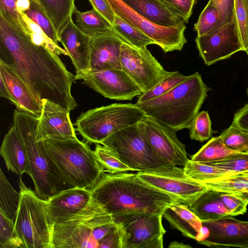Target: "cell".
<instances>
[{
  "mask_svg": "<svg viewBox=\"0 0 248 248\" xmlns=\"http://www.w3.org/2000/svg\"><path fill=\"white\" fill-rule=\"evenodd\" d=\"M20 193L12 186L0 170V212L15 221L18 208Z\"/></svg>",
  "mask_w": 248,
  "mask_h": 248,
  "instance_id": "31",
  "label": "cell"
},
{
  "mask_svg": "<svg viewBox=\"0 0 248 248\" xmlns=\"http://www.w3.org/2000/svg\"><path fill=\"white\" fill-rule=\"evenodd\" d=\"M60 42L70 58L76 69L75 79H82L90 72L89 37L84 34L71 18L61 31Z\"/></svg>",
  "mask_w": 248,
  "mask_h": 248,
  "instance_id": "20",
  "label": "cell"
},
{
  "mask_svg": "<svg viewBox=\"0 0 248 248\" xmlns=\"http://www.w3.org/2000/svg\"><path fill=\"white\" fill-rule=\"evenodd\" d=\"M41 112L38 117L37 140H44L49 137H77L69 111L46 99L41 100Z\"/></svg>",
  "mask_w": 248,
  "mask_h": 248,
  "instance_id": "18",
  "label": "cell"
},
{
  "mask_svg": "<svg viewBox=\"0 0 248 248\" xmlns=\"http://www.w3.org/2000/svg\"><path fill=\"white\" fill-rule=\"evenodd\" d=\"M223 169L242 174L248 172V152L228 158L212 164Z\"/></svg>",
  "mask_w": 248,
  "mask_h": 248,
  "instance_id": "45",
  "label": "cell"
},
{
  "mask_svg": "<svg viewBox=\"0 0 248 248\" xmlns=\"http://www.w3.org/2000/svg\"><path fill=\"white\" fill-rule=\"evenodd\" d=\"M30 5V0H17L16 2V10L20 14L29 10Z\"/></svg>",
  "mask_w": 248,
  "mask_h": 248,
  "instance_id": "53",
  "label": "cell"
},
{
  "mask_svg": "<svg viewBox=\"0 0 248 248\" xmlns=\"http://www.w3.org/2000/svg\"><path fill=\"white\" fill-rule=\"evenodd\" d=\"M101 144L109 148L134 171H144L170 166L154 153L137 124L111 135Z\"/></svg>",
  "mask_w": 248,
  "mask_h": 248,
  "instance_id": "9",
  "label": "cell"
},
{
  "mask_svg": "<svg viewBox=\"0 0 248 248\" xmlns=\"http://www.w3.org/2000/svg\"><path fill=\"white\" fill-rule=\"evenodd\" d=\"M169 248H187L191 247L187 245H185L183 243H180L176 241L172 242L169 246Z\"/></svg>",
  "mask_w": 248,
  "mask_h": 248,
  "instance_id": "54",
  "label": "cell"
},
{
  "mask_svg": "<svg viewBox=\"0 0 248 248\" xmlns=\"http://www.w3.org/2000/svg\"><path fill=\"white\" fill-rule=\"evenodd\" d=\"M0 96L10 100L14 105L16 101L9 91L5 81L0 76Z\"/></svg>",
  "mask_w": 248,
  "mask_h": 248,
  "instance_id": "52",
  "label": "cell"
},
{
  "mask_svg": "<svg viewBox=\"0 0 248 248\" xmlns=\"http://www.w3.org/2000/svg\"><path fill=\"white\" fill-rule=\"evenodd\" d=\"M13 125L21 135L26 146L30 165L29 175L36 194L46 200L66 188L52 165L44 140H37L38 117L15 110Z\"/></svg>",
  "mask_w": 248,
  "mask_h": 248,
  "instance_id": "5",
  "label": "cell"
},
{
  "mask_svg": "<svg viewBox=\"0 0 248 248\" xmlns=\"http://www.w3.org/2000/svg\"><path fill=\"white\" fill-rule=\"evenodd\" d=\"M247 94H248V90H247Z\"/></svg>",
  "mask_w": 248,
  "mask_h": 248,
  "instance_id": "57",
  "label": "cell"
},
{
  "mask_svg": "<svg viewBox=\"0 0 248 248\" xmlns=\"http://www.w3.org/2000/svg\"><path fill=\"white\" fill-rule=\"evenodd\" d=\"M241 153L227 148L219 136L212 138L190 159L196 162L212 164Z\"/></svg>",
  "mask_w": 248,
  "mask_h": 248,
  "instance_id": "29",
  "label": "cell"
},
{
  "mask_svg": "<svg viewBox=\"0 0 248 248\" xmlns=\"http://www.w3.org/2000/svg\"><path fill=\"white\" fill-rule=\"evenodd\" d=\"M223 205L230 216L244 215L247 211L248 194L221 192Z\"/></svg>",
  "mask_w": 248,
  "mask_h": 248,
  "instance_id": "43",
  "label": "cell"
},
{
  "mask_svg": "<svg viewBox=\"0 0 248 248\" xmlns=\"http://www.w3.org/2000/svg\"><path fill=\"white\" fill-rule=\"evenodd\" d=\"M240 175L242 178L248 180V172L240 174Z\"/></svg>",
  "mask_w": 248,
  "mask_h": 248,
  "instance_id": "55",
  "label": "cell"
},
{
  "mask_svg": "<svg viewBox=\"0 0 248 248\" xmlns=\"http://www.w3.org/2000/svg\"><path fill=\"white\" fill-rule=\"evenodd\" d=\"M235 19L244 51L248 47V0H234Z\"/></svg>",
  "mask_w": 248,
  "mask_h": 248,
  "instance_id": "44",
  "label": "cell"
},
{
  "mask_svg": "<svg viewBox=\"0 0 248 248\" xmlns=\"http://www.w3.org/2000/svg\"><path fill=\"white\" fill-rule=\"evenodd\" d=\"M114 221L113 217L92 198L84 208L51 227L52 248H98L94 230Z\"/></svg>",
  "mask_w": 248,
  "mask_h": 248,
  "instance_id": "7",
  "label": "cell"
},
{
  "mask_svg": "<svg viewBox=\"0 0 248 248\" xmlns=\"http://www.w3.org/2000/svg\"><path fill=\"white\" fill-rule=\"evenodd\" d=\"M122 233L119 226L116 230L108 233L98 242V248H122Z\"/></svg>",
  "mask_w": 248,
  "mask_h": 248,
  "instance_id": "48",
  "label": "cell"
},
{
  "mask_svg": "<svg viewBox=\"0 0 248 248\" xmlns=\"http://www.w3.org/2000/svg\"><path fill=\"white\" fill-rule=\"evenodd\" d=\"M195 42L199 56L206 65L244 51L235 19L209 34L197 36Z\"/></svg>",
  "mask_w": 248,
  "mask_h": 248,
  "instance_id": "16",
  "label": "cell"
},
{
  "mask_svg": "<svg viewBox=\"0 0 248 248\" xmlns=\"http://www.w3.org/2000/svg\"><path fill=\"white\" fill-rule=\"evenodd\" d=\"M115 31L128 44L139 47L155 44V42L144 33L115 15L113 25Z\"/></svg>",
  "mask_w": 248,
  "mask_h": 248,
  "instance_id": "32",
  "label": "cell"
},
{
  "mask_svg": "<svg viewBox=\"0 0 248 248\" xmlns=\"http://www.w3.org/2000/svg\"><path fill=\"white\" fill-rule=\"evenodd\" d=\"M74 14L76 25L89 37L116 33L113 25L93 8L84 12H80L76 8Z\"/></svg>",
  "mask_w": 248,
  "mask_h": 248,
  "instance_id": "27",
  "label": "cell"
},
{
  "mask_svg": "<svg viewBox=\"0 0 248 248\" xmlns=\"http://www.w3.org/2000/svg\"><path fill=\"white\" fill-rule=\"evenodd\" d=\"M16 1L17 0H0V15L14 28L24 33L30 38L28 27L22 15L16 10Z\"/></svg>",
  "mask_w": 248,
  "mask_h": 248,
  "instance_id": "42",
  "label": "cell"
},
{
  "mask_svg": "<svg viewBox=\"0 0 248 248\" xmlns=\"http://www.w3.org/2000/svg\"><path fill=\"white\" fill-rule=\"evenodd\" d=\"M30 9L24 13L37 24L54 42L58 44L60 37L52 23L37 0H30Z\"/></svg>",
  "mask_w": 248,
  "mask_h": 248,
  "instance_id": "40",
  "label": "cell"
},
{
  "mask_svg": "<svg viewBox=\"0 0 248 248\" xmlns=\"http://www.w3.org/2000/svg\"><path fill=\"white\" fill-rule=\"evenodd\" d=\"M7 169L18 175L30 174L28 155L24 142L13 125L5 135L0 149Z\"/></svg>",
  "mask_w": 248,
  "mask_h": 248,
  "instance_id": "23",
  "label": "cell"
},
{
  "mask_svg": "<svg viewBox=\"0 0 248 248\" xmlns=\"http://www.w3.org/2000/svg\"><path fill=\"white\" fill-rule=\"evenodd\" d=\"M208 3L213 5L219 13L220 20L217 29L234 20V0H210Z\"/></svg>",
  "mask_w": 248,
  "mask_h": 248,
  "instance_id": "46",
  "label": "cell"
},
{
  "mask_svg": "<svg viewBox=\"0 0 248 248\" xmlns=\"http://www.w3.org/2000/svg\"><path fill=\"white\" fill-rule=\"evenodd\" d=\"M208 189L225 193L248 194V180L240 174L224 177L201 184Z\"/></svg>",
  "mask_w": 248,
  "mask_h": 248,
  "instance_id": "36",
  "label": "cell"
},
{
  "mask_svg": "<svg viewBox=\"0 0 248 248\" xmlns=\"http://www.w3.org/2000/svg\"><path fill=\"white\" fill-rule=\"evenodd\" d=\"M92 199L90 189L79 187L66 189L50 196L46 201L51 228L84 208Z\"/></svg>",
  "mask_w": 248,
  "mask_h": 248,
  "instance_id": "19",
  "label": "cell"
},
{
  "mask_svg": "<svg viewBox=\"0 0 248 248\" xmlns=\"http://www.w3.org/2000/svg\"><path fill=\"white\" fill-rule=\"evenodd\" d=\"M163 217L172 228L186 237L197 241L202 233V221L184 203L177 202L172 204L165 211Z\"/></svg>",
  "mask_w": 248,
  "mask_h": 248,
  "instance_id": "24",
  "label": "cell"
},
{
  "mask_svg": "<svg viewBox=\"0 0 248 248\" xmlns=\"http://www.w3.org/2000/svg\"><path fill=\"white\" fill-rule=\"evenodd\" d=\"M190 75L186 76L179 71H171L162 80L151 90L139 96L136 103H141L161 96L186 80Z\"/></svg>",
  "mask_w": 248,
  "mask_h": 248,
  "instance_id": "35",
  "label": "cell"
},
{
  "mask_svg": "<svg viewBox=\"0 0 248 248\" xmlns=\"http://www.w3.org/2000/svg\"><path fill=\"white\" fill-rule=\"evenodd\" d=\"M202 221L214 220L230 216L221 199V192L207 189L188 205Z\"/></svg>",
  "mask_w": 248,
  "mask_h": 248,
  "instance_id": "26",
  "label": "cell"
},
{
  "mask_svg": "<svg viewBox=\"0 0 248 248\" xmlns=\"http://www.w3.org/2000/svg\"><path fill=\"white\" fill-rule=\"evenodd\" d=\"M124 42H126L117 33L89 37L90 72L109 69H122L121 46Z\"/></svg>",
  "mask_w": 248,
  "mask_h": 248,
  "instance_id": "21",
  "label": "cell"
},
{
  "mask_svg": "<svg viewBox=\"0 0 248 248\" xmlns=\"http://www.w3.org/2000/svg\"><path fill=\"white\" fill-rule=\"evenodd\" d=\"M232 124L248 130V102L235 113Z\"/></svg>",
  "mask_w": 248,
  "mask_h": 248,
  "instance_id": "50",
  "label": "cell"
},
{
  "mask_svg": "<svg viewBox=\"0 0 248 248\" xmlns=\"http://www.w3.org/2000/svg\"><path fill=\"white\" fill-rule=\"evenodd\" d=\"M145 116L136 104L114 103L82 113L74 125L87 142L101 144L111 135L137 124Z\"/></svg>",
  "mask_w": 248,
  "mask_h": 248,
  "instance_id": "6",
  "label": "cell"
},
{
  "mask_svg": "<svg viewBox=\"0 0 248 248\" xmlns=\"http://www.w3.org/2000/svg\"><path fill=\"white\" fill-rule=\"evenodd\" d=\"M136 174L145 182L176 197L187 205L208 189L188 177L183 168L178 166L163 167Z\"/></svg>",
  "mask_w": 248,
  "mask_h": 248,
  "instance_id": "13",
  "label": "cell"
},
{
  "mask_svg": "<svg viewBox=\"0 0 248 248\" xmlns=\"http://www.w3.org/2000/svg\"><path fill=\"white\" fill-rule=\"evenodd\" d=\"M119 227L115 222L100 225L95 229L93 233L94 240L98 243L104 236L116 230Z\"/></svg>",
  "mask_w": 248,
  "mask_h": 248,
  "instance_id": "51",
  "label": "cell"
},
{
  "mask_svg": "<svg viewBox=\"0 0 248 248\" xmlns=\"http://www.w3.org/2000/svg\"><path fill=\"white\" fill-rule=\"evenodd\" d=\"M0 248H24L14 221L0 212Z\"/></svg>",
  "mask_w": 248,
  "mask_h": 248,
  "instance_id": "38",
  "label": "cell"
},
{
  "mask_svg": "<svg viewBox=\"0 0 248 248\" xmlns=\"http://www.w3.org/2000/svg\"><path fill=\"white\" fill-rule=\"evenodd\" d=\"M83 82L103 96L116 100H132L142 92L122 69L90 71L83 77Z\"/></svg>",
  "mask_w": 248,
  "mask_h": 248,
  "instance_id": "17",
  "label": "cell"
},
{
  "mask_svg": "<svg viewBox=\"0 0 248 248\" xmlns=\"http://www.w3.org/2000/svg\"><path fill=\"white\" fill-rule=\"evenodd\" d=\"M20 201L15 218L16 230L24 248H52L46 201L28 188L21 176L18 181Z\"/></svg>",
  "mask_w": 248,
  "mask_h": 248,
  "instance_id": "8",
  "label": "cell"
},
{
  "mask_svg": "<svg viewBox=\"0 0 248 248\" xmlns=\"http://www.w3.org/2000/svg\"><path fill=\"white\" fill-rule=\"evenodd\" d=\"M115 15L140 30L153 40L165 53L180 51L187 43L186 24L165 27L151 22L122 0H106Z\"/></svg>",
  "mask_w": 248,
  "mask_h": 248,
  "instance_id": "11",
  "label": "cell"
},
{
  "mask_svg": "<svg viewBox=\"0 0 248 248\" xmlns=\"http://www.w3.org/2000/svg\"><path fill=\"white\" fill-rule=\"evenodd\" d=\"M140 15L157 25L177 26L186 23L182 16L176 15L158 0H122Z\"/></svg>",
  "mask_w": 248,
  "mask_h": 248,
  "instance_id": "25",
  "label": "cell"
},
{
  "mask_svg": "<svg viewBox=\"0 0 248 248\" xmlns=\"http://www.w3.org/2000/svg\"><path fill=\"white\" fill-rule=\"evenodd\" d=\"M202 230L197 242L210 247L248 248V221L228 216L202 221Z\"/></svg>",
  "mask_w": 248,
  "mask_h": 248,
  "instance_id": "15",
  "label": "cell"
},
{
  "mask_svg": "<svg viewBox=\"0 0 248 248\" xmlns=\"http://www.w3.org/2000/svg\"><path fill=\"white\" fill-rule=\"evenodd\" d=\"M183 168L188 177L200 184L240 174L212 164L196 162L190 159Z\"/></svg>",
  "mask_w": 248,
  "mask_h": 248,
  "instance_id": "30",
  "label": "cell"
},
{
  "mask_svg": "<svg viewBox=\"0 0 248 248\" xmlns=\"http://www.w3.org/2000/svg\"><path fill=\"white\" fill-rule=\"evenodd\" d=\"M122 69L145 93L153 88L170 72L165 70L147 47H136L124 42L121 46Z\"/></svg>",
  "mask_w": 248,
  "mask_h": 248,
  "instance_id": "12",
  "label": "cell"
},
{
  "mask_svg": "<svg viewBox=\"0 0 248 248\" xmlns=\"http://www.w3.org/2000/svg\"><path fill=\"white\" fill-rule=\"evenodd\" d=\"M37 0L59 36L62 29L74 14L76 8L75 0Z\"/></svg>",
  "mask_w": 248,
  "mask_h": 248,
  "instance_id": "28",
  "label": "cell"
},
{
  "mask_svg": "<svg viewBox=\"0 0 248 248\" xmlns=\"http://www.w3.org/2000/svg\"><path fill=\"white\" fill-rule=\"evenodd\" d=\"M94 152L96 159L104 172L116 174L134 171L122 162L109 148L104 145L95 143Z\"/></svg>",
  "mask_w": 248,
  "mask_h": 248,
  "instance_id": "33",
  "label": "cell"
},
{
  "mask_svg": "<svg viewBox=\"0 0 248 248\" xmlns=\"http://www.w3.org/2000/svg\"><path fill=\"white\" fill-rule=\"evenodd\" d=\"M163 215L134 213L113 217L122 237V248H162L166 233Z\"/></svg>",
  "mask_w": 248,
  "mask_h": 248,
  "instance_id": "10",
  "label": "cell"
},
{
  "mask_svg": "<svg viewBox=\"0 0 248 248\" xmlns=\"http://www.w3.org/2000/svg\"><path fill=\"white\" fill-rule=\"evenodd\" d=\"M21 15L28 27L30 38L33 44L44 47L58 56L61 55L68 56L66 51L48 37L37 24L31 19L24 13H22Z\"/></svg>",
  "mask_w": 248,
  "mask_h": 248,
  "instance_id": "34",
  "label": "cell"
},
{
  "mask_svg": "<svg viewBox=\"0 0 248 248\" xmlns=\"http://www.w3.org/2000/svg\"><path fill=\"white\" fill-rule=\"evenodd\" d=\"M248 56V47L245 50Z\"/></svg>",
  "mask_w": 248,
  "mask_h": 248,
  "instance_id": "56",
  "label": "cell"
},
{
  "mask_svg": "<svg viewBox=\"0 0 248 248\" xmlns=\"http://www.w3.org/2000/svg\"><path fill=\"white\" fill-rule=\"evenodd\" d=\"M92 198L113 217L134 213L162 215L176 197L156 188L134 173L104 172L90 189Z\"/></svg>",
  "mask_w": 248,
  "mask_h": 248,
  "instance_id": "2",
  "label": "cell"
},
{
  "mask_svg": "<svg viewBox=\"0 0 248 248\" xmlns=\"http://www.w3.org/2000/svg\"><path fill=\"white\" fill-rule=\"evenodd\" d=\"M211 125L208 112H199L189 128L190 139L200 142L209 140L214 132Z\"/></svg>",
  "mask_w": 248,
  "mask_h": 248,
  "instance_id": "41",
  "label": "cell"
},
{
  "mask_svg": "<svg viewBox=\"0 0 248 248\" xmlns=\"http://www.w3.org/2000/svg\"><path fill=\"white\" fill-rule=\"evenodd\" d=\"M0 60L15 70L40 104L46 99L69 112L77 106L71 93L75 75L58 56L33 44L0 15Z\"/></svg>",
  "mask_w": 248,
  "mask_h": 248,
  "instance_id": "1",
  "label": "cell"
},
{
  "mask_svg": "<svg viewBox=\"0 0 248 248\" xmlns=\"http://www.w3.org/2000/svg\"><path fill=\"white\" fill-rule=\"evenodd\" d=\"M224 144L231 150L248 152V130L232 124L219 135Z\"/></svg>",
  "mask_w": 248,
  "mask_h": 248,
  "instance_id": "37",
  "label": "cell"
},
{
  "mask_svg": "<svg viewBox=\"0 0 248 248\" xmlns=\"http://www.w3.org/2000/svg\"><path fill=\"white\" fill-rule=\"evenodd\" d=\"M0 76L16 101L17 110L39 117L42 106L25 82L9 65L0 60Z\"/></svg>",
  "mask_w": 248,
  "mask_h": 248,
  "instance_id": "22",
  "label": "cell"
},
{
  "mask_svg": "<svg viewBox=\"0 0 248 248\" xmlns=\"http://www.w3.org/2000/svg\"><path fill=\"white\" fill-rule=\"evenodd\" d=\"M193 0L196 1V0Z\"/></svg>",
  "mask_w": 248,
  "mask_h": 248,
  "instance_id": "58",
  "label": "cell"
},
{
  "mask_svg": "<svg viewBox=\"0 0 248 248\" xmlns=\"http://www.w3.org/2000/svg\"><path fill=\"white\" fill-rule=\"evenodd\" d=\"M173 13L183 17L187 23L196 3L193 0H158Z\"/></svg>",
  "mask_w": 248,
  "mask_h": 248,
  "instance_id": "47",
  "label": "cell"
},
{
  "mask_svg": "<svg viewBox=\"0 0 248 248\" xmlns=\"http://www.w3.org/2000/svg\"><path fill=\"white\" fill-rule=\"evenodd\" d=\"M154 153L170 166L184 167L189 159L186 146L176 135L177 131L145 116L137 124Z\"/></svg>",
  "mask_w": 248,
  "mask_h": 248,
  "instance_id": "14",
  "label": "cell"
},
{
  "mask_svg": "<svg viewBox=\"0 0 248 248\" xmlns=\"http://www.w3.org/2000/svg\"><path fill=\"white\" fill-rule=\"evenodd\" d=\"M93 8L98 12L112 25L115 20V15L106 0H89Z\"/></svg>",
  "mask_w": 248,
  "mask_h": 248,
  "instance_id": "49",
  "label": "cell"
},
{
  "mask_svg": "<svg viewBox=\"0 0 248 248\" xmlns=\"http://www.w3.org/2000/svg\"><path fill=\"white\" fill-rule=\"evenodd\" d=\"M219 20L220 14L218 10L208 3L194 24L193 30L197 32L198 36L209 34L217 29Z\"/></svg>",
  "mask_w": 248,
  "mask_h": 248,
  "instance_id": "39",
  "label": "cell"
},
{
  "mask_svg": "<svg viewBox=\"0 0 248 248\" xmlns=\"http://www.w3.org/2000/svg\"><path fill=\"white\" fill-rule=\"evenodd\" d=\"M44 143L51 162L66 189H91L104 172L94 150L77 137H49Z\"/></svg>",
  "mask_w": 248,
  "mask_h": 248,
  "instance_id": "4",
  "label": "cell"
},
{
  "mask_svg": "<svg viewBox=\"0 0 248 248\" xmlns=\"http://www.w3.org/2000/svg\"><path fill=\"white\" fill-rule=\"evenodd\" d=\"M210 90L196 72L167 93L136 104L146 116L177 132L189 129Z\"/></svg>",
  "mask_w": 248,
  "mask_h": 248,
  "instance_id": "3",
  "label": "cell"
}]
</instances>
